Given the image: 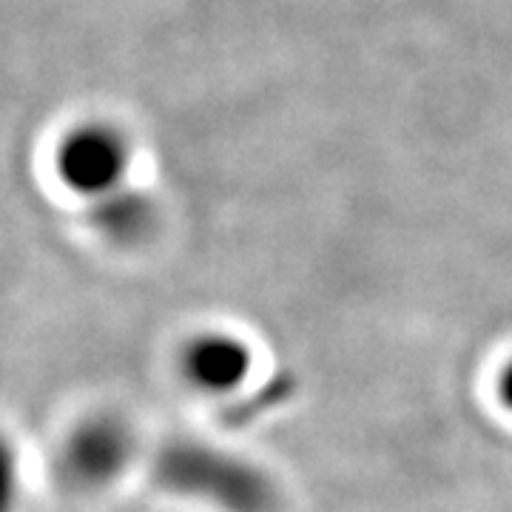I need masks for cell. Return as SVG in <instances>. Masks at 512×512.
<instances>
[{"instance_id": "obj_1", "label": "cell", "mask_w": 512, "mask_h": 512, "mask_svg": "<svg viewBox=\"0 0 512 512\" xmlns=\"http://www.w3.org/2000/svg\"><path fill=\"white\" fill-rule=\"evenodd\" d=\"M157 478L174 493L205 498L231 512H268L274 504L271 484L254 467L194 441L165 447Z\"/></svg>"}, {"instance_id": "obj_5", "label": "cell", "mask_w": 512, "mask_h": 512, "mask_svg": "<svg viewBox=\"0 0 512 512\" xmlns=\"http://www.w3.org/2000/svg\"><path fill=\"white\" fill-rule=\"evenodd\" d=\"M120 458H123V439L109 427H94L77 441V464L92 476L109 473L111 467L120 464Z\"/></svg>"}, {"instance_id": "obj_3", "label": "cell", "mask_w": 512, "mask_h": 512, "mask_svg": "<svg viewBox=\"0 0 512 512\" xmlns=\"http://www.w3.org/2000/svg\"><path fill=\"white\" fill-rule=\"evenodd\" d=\"M188 367L194 379L208 387H228L242 379L248 367V353L237 342L228 339H208L200 342L188 356Z\"/></svg>"}, {"instance_id": "obj_2", "label": "cell", "mask_w": 512, "mask_h": 512, "mask_svg": "<svg viewBox=\"0 0 512 512\" xmlns=\"http://www.w3.org/2000/svg\"><path fill=\"white\" fill-rule=\"evenodd\" d=\"M128 165V143L120 131L103 123L74 128L57 151V171L63 183L80 191L106 197L123 183Z\"/></svg>"}, {"instance_id": "obj_6", "label": "cell", "mask_w": 512, "mask_h": 512, "mask_svg": "<svg viewBox=\"0 0 512 512\" xmlns=\"http://www.w3.org/2000/svg\"><path fill=\"white\" fill-rule=\"evenodd\" d=\"M501 390H504V402L512 404V367L507 370V376H504V387Z\"/></svg>"}, {"instance_id": "obj_4", "label": "cell", "mask_w": 512, "mask_h": 512, "mask_svg": "<svg viewBox=\"0 0 512 512\" xmlns=\"http://www.w3.org/2000/svg\"><path fill=\"white\" fill-rule=\"evenodd\" d=\"M97 222L117 237H131V234H140L143 225L148 222V202L140 194H131V191H111L106 197H100L97 205Z\"/></svg>"}]
</instances>
